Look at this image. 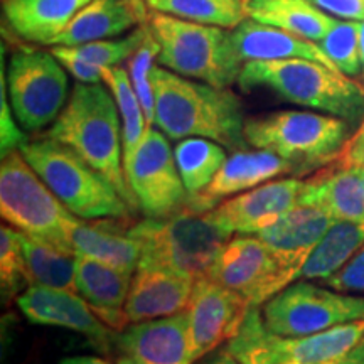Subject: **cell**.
Wrapping results in <instances>:
<instances>
[{
	"mask_svg": "<svg viewBox=\"0 0 364 364\" xmlns=\"http://www.w3.org/2000/svg\"><path fill=\"white\" fill-rule=\"evenodd\" d=\"M51 53L58 58V61L65 66L66 71H70L78 83H86V85H95L103 81L102 78V68H97L90 63L80 59L76 54H73V51L66 46H54L51 49Z\"/></svg>",
	"mask_w": 364,
	"mask_h": 364,
	"instance_id": "obj_39",
	"label": "cell"
},
{
	"mask_svg": "<svg viewBox=\"0 0 364 364\" xmlns=\"http://www.w3.org/2000/svg\"><path fill=\"white\" fill-rule=\"evenodd\" d=\"M267 329L282 338H304L364 317V297L299 280L262 307Z\"/></svg>",
	"mask_w": 364,
	"mask_h": 364,
	"instance_id": "obj_10",
	"label": "cell"
},
{
	"mask_svg": "<svg viewBox=\"0 0 364 364\" xmlns=\"http://www.w3.org/2000/svg\"><path fill=\"white\" fill-rule=\"evenodd\" d=\"M142 247L139 268H159L199 280L209 275L223 247L233 238L211 211L186 203L167 218H147L129 228Z\"/></svg>",
	"mask_w": 364,
	"mask_h": 364,
	"instance_id": "obj_4",
	"label": "cell"
},
{
	"mask_svg": "<svg viewBox=\"0 0 364 364\" xmlns=\"http://www.w3.org/2000/svg\"><path fill=\"white\" fill-rule=\"evenodd\" d=\"M31 285H44L78 294L76 253L66 252L22 233Z\"/></svg>",
	"mask_w": 364,
	"mask_h": 364,
	"instance_id": "obj_30",
	"label": "cell"
},
{
	"mask_svg": "<svg viewBox=\"0 0 364 364\" xmlns=\"http://www.w3.org/2000/svg\"><path fill=\"white\" fill-rule=\"evenodd\" d=\"M226 349L240 364H364V339L344 356L324 363H300L282 356L270 343V332L263 322L260 307H252L240 332L226 344Z\"/></svg>",
	"mask_w": 364,
	"mask_h": 364,
	"instance_id": "obj_27",
	"label": "cell"
},
{
	"mask_svg": "<svg viewBox=\"0 0 364 364\" xmlns=\"http://www.w3.org/2000/svg\"><path fill=\"white\" fill-rule=\"evenodd\" d=\"M125 176L136 204L147 218H167L188 203L189 194L177 169L174 150L167 135L149 127Z\"/></svg>",
	"mask_w": 364,
	"mask_h": 364,
	"instance_id": "obj_11",
	"label": "cell"
},
{
	"mask_svg": "<svg viewBox=\"0 0 364 364\" xmlns=\"http://www.w3.org/2000/svg\"><path fill=\"white\" fill-rule=\"evenodd\" d=\"M150 83L156 125L169 139L203 136L233 152L248 145L243 103L230 88L199 83L159 66L150 71Z\"/></svg>",
	"mask_w": 364,
	"mask_h": 364,
	"instance_id": "obj_1",
	"label": "cell"
},
{
	"mask_svg": "<svg viewBox=\"0 0 364 364\" xmlns=\"http://www.w3.org/2000/svg\"><path fill=\"white\" fill-rule=\"evenodd\" d=\"M302 188L304 181L300 177L268 181L221 201L211 209V216L231 235H257L299 206Z\"/></svg>",
	"mask_w": 364,
	"mask_h": 364,
	"instance_id": "obj_15",
	"label": "cell"
},
{
	"mask_svg": "<svg viewBox=\"0 0 364 364\" xmlns=\"http://www.w3.org/2000/svg\"><path fill=\"white\" fill-rule=\"evenodd\" d=\"M338 161L346 164V166L364 167V120L349 139V142L346 144Z\"/></svg>",
	"mask_w": 364,
	"mask_h": 364,
	"instance_id": "obj_41",
	"label": "cell"
},
{
	"mask_svg": "<svg viewBox=\"0 0 364 364\" xmlns=\"http://www.w3.org/2000/svg\"><path fill=\"white\" fill-rule=\"evenodd\" d=\"M361 58H363V80H364V21H363V29H361Z\"/></svg>",
	"mask_w": 364,
	"mask_h": 364,
	"instance_id": "obj_45",
	"label": "cell"
},
{
	"mask_svg": "<svg viewBox=\"0 0 364 364\" xmlns=\"http://www.w3.org/2000/svg\"><path fill=\"white\" fill-rule=\"evenodd\" d=\"M245 9L250 19L316 43L338 21L309 0H245Z\"/></svg>",
	"mask_w": 364,
	"mask_h": 364,
	"instance_id": "obj_26",
	"label": "cell"
},
{
	"mask_svg": "<svg viewBox=\"0 0 364 364\" xmlns=\"http://www.w3.org/2000/svg\"><path fill=\"white\" fill-rule=\"evenodd\" d=\"M208 277L247 297L253 307L263 306L289 287L275 255L255 235H241L228 241Z\"/></svg>",
	"mask_w": 364,
	"mask_h": 364,
	"instance_id": "obj_12",
	"label": "cell"
},
{
	"mask_svg": "<svg viewBox=\"0 0 364 364\" xmlns=\"http://www.w3.org/2000/svg\"><path fill=\"white\" fill-rule=\"evenodd\" d=\"M196 280L159 268H136L127 297L130 324L188 311Z\"/></svg>",
	"mask_w": 364,
	"mask_h": 364,
	"instance_id": "obj_19",
	"label": "cell"
},
{
	"mask_svg": "<svg viewBox=\"0 0 364 364\" xmlns=\"http://www.w3.org/2000/svg\"><path fill=\"white\" fill-rule=\"evenodd\" d=\"M150 9L145 0H91L53 46H80L95 41L113 39L127 31L149 24Z\"/></svg>",
	"mask_w": 364,
	"mask_h": 364,
	"instance_id": "obj_21",
	"label": "cell"
},
{
	"mask_svg": "<svg viewBox=\"0 0 364 364\" xmlns=\"http://www.w3.org/2000/svg\"><path fill=\"white\" fill-rule=\"evenodd\" d=\"M7 78H6V49L2 46V73H0V147L2 157L14 150H21L27 142L24 132L14 122V110L7 102Z\"/></svg>",
	"mask_w": 364,
	"mask_h": 364,
	"instance_id": "obj_37",
	"label": "cell"
},
{
	"mask_svg": "<svg viewBox=\"0 0 364 364\" xmlns=\"http://www.w3.org/2000/svg\"><path fill=\"white\" fill-rule=\"evenodd\" d=\"M149 26L161 46L157 61L162 68L218 88L238 83L243 63L235 53L231 29L159 12L150 14Z\"/></svg>",
	"mask_w": 364,
	"mask_h": 364,
	"instance_id": "obj_7",
	"label": "cell"
},
{
	"mask_svg": "<svg viewBox=\"0 0 364 364\" xmlns=\"http://www.w3.org/2000/svg\"><path fill=\"white\" fill-rule=\"evenodd\" d=\"M134 273L108 265L97 258L76 255V289L95 314L110 327L122 332L130 326L125 314Z\"/></svg>",
	"mask_w": 364,
	"mask_h": 364,
	"instance_id": "obj_22",
	"label": "cell"
},
{
	"mask_svg": "<svg viewBox=\"0 0 364 364\" xmlns=\"http://www.w3.org/2000/svg\"><path fill=\"white\" fill-rule=\"evenodd\" d=\"M238 85L243 91L267 88L285 102L344 118L351 125L364 120L363 86L311 59L248 61L241 68Z\"/></svg>",
	"mask_w": 364,
	"mask_h": 364,
	"instance_id": "obj_3",
	"label": "cell"
},
{
	"mask_svg": "<svg viewBox=\"0 0 364 364\" xmlns=\"http://www.w3.org/2000/svg\"><path fill=\"white\" fill-rule=\"evenodd\" d=\"M44 136L75 150L112 182L132 209L139 206L125 176L120 112L107 85H75L66 107Z\"/></svg>",
	"mask_w": 364,
	"mask_h": 364,
	"instance_id": "obj_2",
	"label": "cell"
},
{
	"mask_svg": "<svg viewBox=\"0 0 364 364\" xmlns=\"http://www.w3.org/2000/svg\"><path fill=\"white\" fill-rule=\"evenodd\" d=\"M332 223L324 209L299 204L255 236L275 255L290 285Z\"/></svg>",
	"mask_w": 364,
	"mask_h": 364,
	"instance_id": "obj_16",
	"label": "cell"
},
{
	"mask_svg": "<svg viewBox=\"0 0 364 364\" xmlns=\"http://www.w3.org/2000/svg\"><path fill=\"white\" fill-rule=\"evenodd\" d=\"M0 287L4 304L19 299L31 287L22 233L14 226L0 228Z\"/></svg>",
	"mask_w": 364,
	"mask_h": 364,
	"instance_id": "obj_33",
	"label": "cell"
},
{
	"mask_svg": "<svg viewBox=\"0 0 364 364\" xmlns=\"http://www.w3.org/2000/svg\"><path fill=\"white\" fill-rule=\"evenodd\" d=\"M353 136L344 118L312 112L282 110L247 118L245 140L255 149L270 150L304 177L338 161Z\"/></svg>",
	"mask_w": 364,
	"mask_h": 364,
	"instance_id": "obj_5",
	"label": "cell"
},
{
	"mask_svg": "<svg viewBox=\"0 0 364 364\" xmlns=\"http://www.w3.org/2000/svg\"><path fill=\"white\" fill-rule=\"evenodd\" d=\"M174 157L189 196L203 193L228 159L221 144L203 136L182 139L176 145Z\"/></svg>",
	"mask_w": 364,
	"mask_h": 364,
	"instance_id": "obj_29",
	"label": "cell"
},
{
	"mask_svg": "<svg viewBox=\"0 0 364 364\" xmlns=\"http://www.w3.org/2000/svg\"><path fill=\"white\" fill-rule=\"evenodd\" d=\"M59 364H110L107 359L97 356H71L59 361Z\"/></svg>",
	"mask_w": 364,
	"mask_h": 364,
	"instance_id": "obj_43",
	"label": "cell"
},
{
	"mask_svg": "<svg viewBox=\"0 0 364 364\" xmlns=\"http://www.w3.org/2000/svg\"><path fill=\"white\" fill-rule=\"evenodd\" d=\"M117 364H147V363L139 361V359L130 358V356H122V358L117 361Z\"/></svg>",
	"mask_w": 364,
	"mask_h": 364,
	"instance_id": "obj_44",
	"label": "cell"
},
{
	"mask_svg": "<svg viewBox=\"0 0 364 364\" xmlns=\"http://www.w3.org/2000/svg\"><path fill=\"white\" fill-rule=\"evenodd\" d=\"M0 213L21 233L75 253L68 231L78 216L59 201L21 150L9 152L0 164Z\"/></svg>",
	"mask_w": 364,
	"mask_h": 364,
	"instance_id": "obj_8",
	"label": "cell"
},
{
	"mask_svg": "<svg viewBox=\"0 0 364 364\" xmlns=\"http://www.w3.org/2000/svg\"><path fill=\"white\" fill-rule=\"evenodd\" d=\"M150 33V26L144 24L135 27L129 36L120 39H103L95 41V43H86L80 46H66L73 54H76L80 59L90 63L97 68H113L120 66L122 63L129 59L136 53V49L144 44Z\"/></svg>",
	"mask_w": 364,
	"mask_h": 364,
	"instance_id": "obj_35",
	"label": "cell"
},
{
	"mask_svg": "<svg viewBox=\"0 0 364 364\" xmlns=\"http://www.w3.org/2000/svg\"><path fill=\"white\" fill-rule=\"evenodd\" d=\"M22 156L58 199L81 220H130L132 208L108 179L68 145L41 136L21 147Z\"/></svg>",
	"mask_w": 364,
	"mask_h": 364,
	"instance_id": "obj_6",
	"label": "cell"
},
{
	"mask_svg": "<svg viewBox=\"0 0 364 364\" xmlns=\"http://www.w3.org/2000/svg\"><path fill=\"white\" fill-rule=\"evenodd\" d=\"M294 176V169L285 159L270 150H235L203 193L189 196L191 206L211 211L225 198L250 191L280 176Z\"/></svg>",
	"mask_w": 364,
	"mask_h": 364,
	"instance_id": "obj_18",
	"label": "cell"
},
{
	"mask_svg": "<svg viewBox=\"0 0 364 364\" xmlns=\"http://www.w3.org/2000/svg\"><path fill=\"white\" fill-rule=\"evenodd\" d=\"M253 304L209 277L196 280L188 307L193 359L198 361L238 334Z\"/></svg>",
	"mask_w": 364,
	"mask_h": 364,
	"instance_id": "obj_13",
	"label": "cell"
},
{
	"mask_svg": "<svg viewBox=\"0 0 364 364\" xmlns=\"http://www.w3.org/2000/svg\"><path fill=\"white\" fill-rule=\"evenodd\" d=\"M115 346L125 356L147 364H193L188 311L135 322L117 332Z\"/></svg>",
	"mask_w": 364,
	"mask_h": 364,
	"instance_id": "obj_17",
	"label": "cell"
},
{
	"mask_svg": "<svg viewBox=\"0 0 364 364\" xmlns=\"http://www.w3.org/2000/svg\"><path fill=\"white\" fill-rule=\"evenodd\" d=\"M159 53H161V46H159L152 34V29H150L144 44L127 61L132 85H134L136 97H139L140 103H142L145 118H147V124L150 127L156 125V102H154L152 83H150V71H152L154 59L159 56Z\"/></svg>",
	"mask_w": 364,
	"mask_h": 364,
	"instance_id": "obj_36",
	"label": "cell"
},
{
	"mask_svg": "<svg viewBox=\"0 0 364 364\" xmlns=\"http://www.w3.org/2000/svg\"><path fill=\"white\" fill-rule=\"evenodd\" d=\"M324 209L334 221L364 223V177L359 167L334 161L304 181L300 203Z\"/></svg>",
	"mask_w": 364,
	"mask_h": 364,
	"instance_id": "obj_20",
	"label": "cell"
},
{
	"mask_svg": "<svg viewBox=\"0 0 364 364\" xmlns=\"http://www.w3.org/2000/svg\"><path fill=\"white\" fill-rule=\"evenodd\" d=\"M203 364H240V361L225 348L223 351H218L216 354H213V356L206 359Z\"/></svg>",
	"mask_w": 364,
	"mask_h": 364,
	"instance_id": "obj_42",
	"label": "cell"
},
{
	"mask_svg": "<svg viewBox=\"0 0 364 364\" xmlns=\"http://www.w3.org/2000/svg\"><path fill=\"white\" fill-rule=\"evenodd\" d=\"M361 29L363 22L359 21H336L326 38L317 43L332 65L346 76H358L363 71Z\"/></svg>",
	"mask_w": 364,
	"mask_h": 364,
	"instance_id": "obj_34",
	"label": "cell"
},
{
	"mask_svg": "<svg viewBox=\"0 0 364 364\" xmlns=\"http://www.w3.org/2000/svg\"><path fill=\"white\" fill-rule=\"evenodd\" d=\"M231 43L241 63L270 61V59H311L338 70L324 51L312 41L302 39L277 27L260 24L247 17L235 29H231ZM339 71V70H338Z\"/></svg>",
	"mask_w": 364,
	"mask_h": 364,
	"instance_id": "obj_24",
	"label": "cell"
},
{
	"mask_svg": "<svg viewBox=\"0 0 364 364\" xmlns=\"http://www.w3.org/2000/svg\"><path fill=\"white\" fill-rule=\"evenodd\" d=\"M17 306L33 324L63 327L88 338L93 348L108 353L115 346L112 331L80 294L44 285H31L17 299Z\"/></svg>",
	"mask_w": 364,
	"mask_h": 364,
	"instance_id": "obj_14",
	"label": "cell"
},
{
	"mask_svg": "<svg viewBox=\"0 0 364 364\" xmlns=\"http://www.w3.org/2000/svg\"><path fill=\"white\" fill-rule=\"evenodd\" d=\"M7 93L17 124L26 132L44 130L66 107L65 66L51 51L21 46L9 59Z\"/></svg>",
	"mask_w": 364,
	"mask_h": 364,
	"instance_id": "obj_9",
	"label": "cell"
},
{
	"mask_svg": "<svg viewBox=\"0 0 364 364\" xmlns=\"http://www.w3.org/2000/svg\"><path fill=\"white\" fill-rule=\"evenodd\" d=\"M322 12L344 21H364V0H309Z\"/></svg>",
	"mask_w": 364,
	"mask_h": 364,
	"instance_id": "obj_40",
	"label": "cell"
},
{
	"mask_svg": "<svg viewBox=\"0 0 364 364\" xmlns=\"http://www.w3.org/2000/svg\"><path fill=\"white\" fill-rule=\"evenodd\" d=\"M150 11L198 24L235 29L247 19L245 0H145Z\"/></svg>",
	"mask_w": 364,
	"mask_h": 364,
	"instance_id": "obj_32",
	"label": "cell"
},
{
	"mask_svg": "<svg viewBox=\"0 0 364 364\" xmlns=\"http://www.w3.org/2000/svg\"><path fill=\"white\" fill-rule=\"evenodd\" d=\"M322 282L326 287H331L338 292L364 294V245L343 268Z\"/></svg>",
	"mask_w": 364,
	"mask_h": 364,
	"instance_id": "obj_38",
	"label": "cell"
},
{
	"mask_svg": "<svg viewBox=\"0 0 364 364\" xmlns=\"http://www.w3.org/2000/svg\"><path fill=\"white\" fill-rule=\"evenodd\" d=\"M359 171H361V174H363V177H364V167H359Z\"/></svg>",
	"mask_w": 364,
	"mask_h": 364,
	"instance_id": "obj_46",
	"label": "cell"
},
{
	"mask_svg": "<svg viewBox=\"0 0 364 364\" xmlns=\"http://www.w3.org/2000/svg\"><path fill=\"white\" fill-rule=\"evenodd\" d=\"M103 83L110 88L118 105L122 118V134H124V167L132 161L136 147L142 142L149 129L142 103L132 85L129 71L122 66L102 68Z\"/></svg>",
	"mask_w": 364,
	"mask_h": 364,
	"instance_id": "obj_31",
	"label": "cell"
},
{
	"mask_svg": "<svg viewBox=\"0 0 364 364\" xmlns=\"http://www.w3.org/2000/svg\"><path fill=\"white\" fill-rule=\"evenodd\" d=\"M364 245V223L334 221L309 255L295 282L326 280L343 268Z\"/></svg>",
	"mask_w": 364,
	"mask_h": 364,
	"instance_id": "obj_28",
	"label": "cell"
},
{
	"mask_svg": "<svg viewBox=\"0 0 364 364\" xmlns=\"http://www.w3.org/2000/svg\"><path fill=\"white\" fill-rule=\"evenodd\" d=\"M91 0H4L11 29L27 43L53 46L73 17Z\"/></svg>",
	"mask_w": 364,
	"mask_h": 364,
	"instance_id": "obj_25",
	"label": "cell"
},
{
	"mask_svg": "<svg viewBox=\"0 0 364 364\" xmlns=\"http://www.w3.org/2000/svg\"><path fill=\"white\" fill-rule=\"evenodd\" d=\"M127 220H78L76 218L68 231L71 250L76 255L97 258L108 265L135 273L140 263L142 247L134 236L129 233V228L122 223Z\"/></svg>",
	"mask_w": 364,
	"mask_h": 364,
	"instance_id": "obj_23",
	"label": "cell"
}]
</instances>
